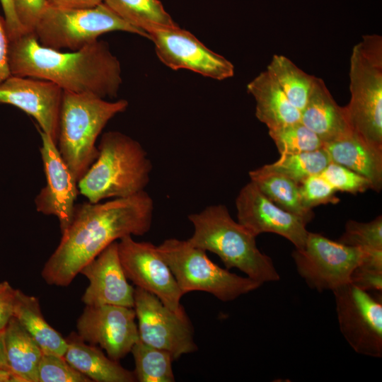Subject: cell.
Masks as SVG:
<instances>
[{
	"instance_id": "cell-1",
	"label": "cell",
	"mask_w": 382,
	"mask_h": 382,
	"mask_svg": "<svg viewBox=\"0 0 382 382\" xmlns=\"http://www.w3.org/2000/svg\"><path fill=\"white\" fill-rule=\"evenodd\" d=\"M154 204L145 191L105 202L76 204L72 221L41 272L47 284L67 286L105 248L151 228Z\"/></svg>"
},
{
	"instance_id": "cell-2",
	"label": "cell",
	"mask_w": 382,
	"mask_h": 382,
	"mask_svg": "<svg viewBox=\"0 0 382 382\" xmlns=\"http://www.w3.org/2000/svg\"><path fill=\"white\" fill-rule=\"evenodd\" d=\"M8 62L11 75L47 80L75 93L115 98L122 83L120 61L99 40L63 52L42 46L27 32L9 41Z\"/></svg>"
},
{
	"instance_id": "cell-3",
	"label": "cell",
	"mask_w": 382,
	"mask_h": 382,
	"mask_svg": "<svg viewBox=\"0 0 382 382\" xmlns=\"http://www.w3.org/2000/svg\"><path fill=\"white\" fill-rule=\"evenodd\" d=\"M98 154L79 180V193L92 203L145 190L152 163L141 144L118 131L103 134Z\"/></svg>"
},
{
	"instance_id": "cell-4",
	"label": "cell",
	"mask_w": 382,
	"mask_h": 382,
	"mask_svg": "<svg viewBox=\"0 0 382 382\" xmlns=\"http://www.w3.org/2000/svg\"><path fill=\"white\" fill-rule=\"evenodd\" d=\"M194 233L187 241L218 255L227 270L237 268L261 284L279 280L272 259L257 247L256 236L234 221L223 204L188 215Z\"/></svg>"
},
{
	"instance_id": "cell-5",
	"label": "cell",
	"mask_w": 382,
	"mask_h": 382,
	"mask_svg": "<svg viewBox=\"0 0 382 382\" xmlns=\"http://www.w3.org/2000/svg\"><path fill=\"white\" fill-rule=\"evenodd\" d=\"M128 105L125 99L108 101L93 94L63 91L57 146L78 182L98 156L96 142L102 130Z\"/></svg>"
},
{
	"instance_id": "cell-6",
	"label": "cell",
	"mask_w": 382,
	"mask_h": 382,
	"mask_svg": "<svg viewBox=\"0 0 382 382\" xmlns=\"http://www.w3.org/2000/svg\"><path fill=\"white\" fill-rule=\"evenodd\" d=\"M349 91L345 106L354 132L382 148V37L365 35L350 57Z\"/></svg>"
},
{
	"instance_id": "cell-7",
	"label": "cell",
	"mask_w": 382,
	"mask_h": 382,
	"mask_svg": "<svg viewBox=\"0 0 382 382\" xmlns=\"http://www.w3.org/2000/svg\"><path fill=\"white\" fill-rule=\"evenodd\" d=\"M123 31L149 39L148 33L117 16L103 2L91 8H62L48 6L33 33L43 47L76 51L105 33Z\"/></svg>"
},
{
	"instance_id": "cell-8",
	"label": "cell",
	"mask_w": 382,
	"mask_h": 382,
	"mask_svg": "<svg viewBox=\"0 0 382 382\" xmlns=\"http://www.w3.org/2000/svg\"><path fill=\"white\" fill-rule=\"evenodd\" d=\"M157 249L170 267L183 295L193 291L208 292L230 301L258 289L262 284L231 273L213 262L204 250L187 240L168 238Z\"/></svg>"
},
{
	"instance_id": "cell-9",
	"label": "cell",
	"mask_w": 382,
	"mask_h": 382,
	"mask_svg": "<svg viewBox=\"0 0 382 382\" xmlns=\"http://www.w3.org/2000/svg\"><path fill=\"white\" fill-rule=\"evenodd\" d=\"M363 249L332 241L308 231L302 248L291 255L299 274L311 289L333 291L349 283L354 270L364 256Z\"/></svg>"
},
{
	"instance_id": "cell-10",
	"label": "cell",
	"mask_w": 382,
	"mask_h": 382,
	"mask_svg": "<svg viewBox=\"0 0 382 382\" xmlns=\"http://www.w3.org/2000/svg\"><path fill=\"white\" fill-rule=\"evenodd\" d=\"M341 333L358 354L382 357V301L351 283L332 291Z\"/></svg>"
},
{
	"instance_id": "cell-11",
	"label": "cell",
	"mask_w": 382,
	"mask_h": 382,
	"mask_svg": "<svg viewBox=\"0 0 382 382\" xmlns=\"http://www.w3.org/2000/svg\"><path fill=\"white\" fill-rule=\"evenodd\" d=\"M133 308L141 342L169 352L173 360L197 350L185 312L175 313L157 296L138 287L134 289Z\"/></svg>"
},
{
	"instance_id": "cell-12",
	"label": "cell",
	"mask_w": 382,
	"mask_h": 382,
	"mask_svg": "<svg viewBox=\"0 0 382 382\" xmlns=\"http://www.w3.org/2000/svg\"><path fill=\"white\" fill-rule=\"evenodd\" d=\"M145 31L155 45L158 59L168 67L190 70L216 80L233 76L234 66L231 62L178 25H151Z\"/></svg>"
},
{
	"instance_id": "cell-13",
	"label": "cell",
	"mask_w": 382,
	"mask_h": 382,
	"mask_svg": "<svg viewBox=\"0 0 382 382\" xmlns=\"http://www.w3.org/2000/svg\"><path fill=\"white\" fill-rule=\"evenodd\" d=\"M118 253L124 272L136 287L157 296L178 313L185 312L180 304L183 296L170 267L157 246L136 241L127 236L117 241Z\"/></svg>"
},
{
	"instance_id": "cell-14",
	"label": "cell",
	"mask_w": 382,
	"mask_h": 382,
	"mask_svg": "<svg viewBox=\"0 0 382 382\" xmlns=\"http://www.w3.org/2000/svg\"><path fill=\"white\" fill-rule=\"evenodd\" d=\"M134 308L116 305L86 306L76 321V333L98 345L108 356L124 358L139 339Z\"/></svg>"
},
{
	"instance_id": "cell-15",
	"label": "cell",
	"mask_w": 382,
	"mask_h": 382,
	"mask_svg": "<svg viewBox=\"0 0 382 382\" xmlns=\"http://www.w3.org/2000/svg\"><path fill=\"white\" fill-rule=\"evenodd\" d=\"M42 145L40 152L46 185L35 198L36 210L57 218L61 233L69 226L79 193L78 181L62 158L52 138L37 127Z\"/></svg>"
},
{
	"instance_id": "cell-16",
	"label": "cell",
	"mask_w": 382,
	"mask_h": 382,
	"mask_svg": "<svg viewBox=\"0 0 382 382\" xmlns=\"http://www.w3.org/2000/svg\"><path fill=\"white\" fill-rule=\"evenodd\" d=\"M238 222L256 237L262 233L278 234L295 248H302L308 236L306 223L267 198L252 182L240 190L236 199Z\"/></svg>"
},
{
	"instance_id": "cell-17",
	"label": "cell",
	"mask_w": 382,
	"mask_h": 382,
	"mask_svg": "<svg viewBox=\"0 0 382 382\" xmlns=\"http://www.w3.org/2000/svg\"><path fill=\"white\" fill-rule=\"evenodd\" d=\"M63 90L53 82L11 75L0 83V103L30 115L57 144Z\"/></svg>"
},
{
	"instance_id": "cell-18",
	"label": "cell",
	"mask_w": 382,
	"mask_h": 382,
	"mask_svg": "<svg viewBox=\"0 0 382 382\" xmlns=\"http://www.w3.org/2000/svg\"><path fill=\"white\" fill-rule=\"evenodd\" d=\"M89 282L81 301L86 306L116 305L134 307V288L122 267L117 241L105 248L80 271Z\"/></svg>"
},
{
	"instance_id": "cell-19",
	"label": "cell",
	"mask_w": 382,
	"mask_h": 382,
	"mask_svg": "<svg viewBox=\"0 0 382 382\" xmlns=\"http://www.w3.org/2000/svg\"><path fill=\"white\" fill-rule=\"evenodd\" d=\"M323 144L345 137L353 132L345 106H340L323 80L315 77L301 120Z\"/></svg>"
},
{
	"instance_id": "cell-20",
	"label": "cell",
	"mask_w": 382,
	"mask_h": 382,
	"mask_svg": "<svg viewBox=\"0 0 382 382\" xmlns=\"http://www.w3.org/2000/svg\"><path fill=\"white\" fill-rule=\"evenodd\" d=\"M323 148L332 162L340 164L366 178L372 190L382 187V148L363 139L355 132L332 141Z\"/></svg>"
},
{
	"instance_id": "cell-21",
	"label": "cell",
	"mask_w": 382,
	"mask_h": 382,
	"mask_svg": "<svg viewBox=\"0 0 382 382\" xmlns=\"http://www.w3.org/2000/svg\"><path fill=\"white\" fill-rule=\"evenodd\" d=\"M64 359L76 370L96 382H134V373L122 367L96 346L72 332L66 338Z\"/></svg>"
},
{
	"instance_id": "cell-22",
	"label": "cell",
	"mask_w": 382,
	"mask_h": 382,
	"mask_svg": "<svg viewBox=\"0 0 382 382\" xmlns=\"http://www.w3.org/2000/svg\"><path fill=\"white\" fill-rule=\"evenodd\" d=\"M247 91L255 100L256 117L269 130L301 120V111L289 102L267 70L248 83Z\"/></svg>"
},
{
	"instance_id": "cell-23",
	"label": "cell",
	"mask_w": 382,
	"mask_h": 382,
	"mask_svg": "<svg viewBox=\"0 0 382 382\" xmlns=\"http://www.w3.org/2000/svg\"><path fill=\"white\" fill-rule=\"evenodd\" d=\"M3 336L8 369L21 382H38L37 369L43 352L36 342L13 316Z\"/></svg>"
},
{
	"instance_id": "cell-24",
	"label": "cell",
	"mask_w": 382,
	"mask_h": 382,
	"mask_svg": "<svg viewBox=\"0 0 382 382\" xmlns=\"http://www.w3.org/2000/svg\"><path fill=\"white\" fill-rule=\"evenodd\" d=\"M13 317L36 342L44 354L64 357L66 338L45 320L39 300L16 289Z\"/></svg>"
},
{
	"instance_id": "cell-25",
	"label": "cell",
	"mask_w": 382,
	"mask_h": 382,
	"mask_svg": "<svg viewBox=\"0 0 382 382\" xmlns=\"http://www.w3.org/2000/svg\"><path fill=\"white\" fill-rule=\"evenodd\" d=\"M249 176L250 182L278 207L299 216L306 224L313 219V210L302 204L300 184L264 166L250 171Z\"/></svg>"
},
{
	"instance_id": "cell-26",
	"label": "cell",
	"mask_w": 382,
	"mask_h": 382,
	"mask_svg": "<svg viewBox=\"0 0 382 382\" xmlns=\"http://www.w3.org/2000/svg\"><path fill=\"white\" fill-rule=\"evenodd\" d=\"M279 86L289 102L299 110L305 107L314 76L299 68L284 55H273L266 69Z\"/></svg>"
},
{
	"instance_id": "cell-27",
	"label": "cell",
	"mask_w": 382,
	"mask_h": 382,
	"mask_svg": "<svg viewBox=\"0 0 382 382\" xmlns=\"http://www.w3.org/2000/svg\"><path fill=\"white\" fill-rule=\"evenodd\" d=\"M117 16L145 31L151 25H177L159 0H103Z\"/></svg>"
},
{
	"instance_id": "cell-28",
	"label": "cell",
	"mask_w": 382,
	"mask_h": 382,
	"mask_svg": "<svg viewBox=\"0 0 382 382\" xmlns=\"http://www.w3.org/2000/svg\"><path fill=\"white\" fill-rule=\"evenodd\" d=\"M133 355L136 380L139 382H173V359L165 350L148 345L139 339L134 345Z\"/></svg>"
},
{
	"instance_id": "cell-29",
	"label": "cell",
	"mask_w": 382,
	"mask_h": 382,
	"mask_svg": "<svg viewBox=\"0 0 382 382\" xmlns=\"http://www.w3.org/2000/svg\"><path fill=\"white\" fill-rule=\"evenodd\" d=\"M330 162L323 147L309 152L280 154L277 161L263 166L301 184L308 178L320 174Z\"/></svg>"
},
{
	"instance_id": "cell-30",
	"label": "cell",
	"mask_w": 382,
	"mask_h": 382,
	"mask_svg": "<svg viewBox=\"0 0 382 382\" xmlns=\"http://www.w3.org/2000/svg\"><path fill=\"white\" fill-rule=\"evenodd\" d=\"M280 154L316 151L323 147V141L301 121L269 130Z\"/></svg>"
},
{
	"instance_id": "cell-31",
	"label": "cell",
	"mask_w": 382,
	"mask_h": 382,
	"mask_svg": "<svg viewBox=\"0 0 382 382\" xmlns=\"http://www.w3.org/2000/svg\"><path fill=\"white\" fill-rule=\"evenodd\" d=\"M337 241L363 250H382L381 215L366 223L349 220Z\"/></svg>"
},
{
	"instance_id": "cell-32",
	"label": "cell",
	"mask_w": 382,
	"mask_h": 382,
	"mask_svg": "<svg viewBox=\"0 0 382 382\" xmlns=\"http://www.w3.org/2000/svg\"><path fill=\"white\" fill-rule=\"evenodd\" d=\"M38 382H92L64 357L42 354L37 369Z\"/></svg>"
},
{
	"instance_id": "cell-33",
	"label": "cell",
	"mask_w": 382,
	"mask_h": 382,
	"mask_svg": "<svg viewBox=\"0 0 382 382\" xmlns=\"http://www.w3.org/2000/svg\"><path fill=\"white\" fill-rule=\"evenodd\" d=\"M320 174L336 192L357 194L372 189L371 183L366 178L332 161Z\"/></svg>"
},
{
	"instance_id": "cell-34",
	"label": "cell",
	"mask_w": 382,
	"mask_h": 382,
	"mask_svg": "<svg viewBox=\"0 0 382 382\" xmlns=\"http://www.w3.org/2000/svg\"><path fill=\"white\" fill-rule=\"evenodd\" d=\"M303 205L312 209L313 207L325 204H336L340 201L335 195L336 190L321 175H313L299 185Z\"/></svg>"
},
{
	"instance_id": "cell-35",
	"label": "cell",
	"mask_w": 382,
	"mask_h": 382,
	"mask_svg": "<svg viewBox=\"0 0 382 382\" xmlns=\"http://www.w3.org/2000/svg\"><path fill=\"white\" fill-rule=\"evenodd\" d=\"M16 16L26 32H33L41 15L49 6L47 0H13Z\"/></svg>"
},
{
	"instance_id": "cell-36",
	"label": "cell",
	"mask_w": 382,
	"mask_h": 382,
	"mask_svg": "<svg viewBox=\"0 0 382 382\" xmlns=\"http://www.w3.org/2000/svg\"><path fill=\"white\" fill-rule=\"evenodd\" d=\"M349 283L366 291L381 293L382 271L358 265L351 274Z\"/></svg>"
},
{
	"instance_id": "cell-37",
	"label": "cell",
	"mask_w": 382,
	"mask_h": 382,
	"mask_svg": "<svg viewBox=\"0 0 382 382\" xmlns=\"http://www.w3.org/2000/svg\"><path fill=\"white\" fill-rule=\"evenodd\" d=\"M16 289L8 281L0 282V332H3L13 316Z\"/></svg>"
},
{
	"instance_id": "cell-38",
	"label": "cell",
	"mask_w": 382,
	"mask_h": 382,
	"mask_svg": "<svg viewBox=\"0 0 382 382\" xmlns=\"http://www.w3.org/2000/svg\"><path fill=\"white\" fill-rule=\"evenodd\" d=\"M0 1L4 13L9 41L27 33L18 20L13 0H0Z\"/></svg>"
},
{
	"instance_id": "cell-39",
	"label": "cell",
	"mask_w": 382,
	"mask_h": 382,
	"mask_svg": "<svg viewBox=\"0 0 382 382\" xmlns=\"http://www.w3.org/2000/svg\"><path fill=\"white\" fill-rule=\"evenodd\" d=\"M8 44L6 21L0 16V83L11 75L8 62Z\"/></svg>"
},
{
	"instance_id": "cell-40",
	"label": "cell",
	"mask_w": 382,
	"mask_h": 382,
	"mask_svg": "<svg viewBox=\"0 0 382 382\" xmlns=\"http://www.w3.org/2000/svg\"><path fill=\"white\" fill-rule=\"evenodd\" d=\"M53 7L62 8H84L96 6L103 0H47Z\"/></svg>"
},
{
	"instance_id": "cell-41",
	"label": "cell",
	"mask_w": 382,
	"mask_h": 382,
	"mask_svg": "<svg viewBox=\"0 0 382 382\" xmlns=\"http://www.w3.org/2000/svg\"><path fill=\"white\" fill-rule=\"evenodd\" d=\"M0 382H21V381L11 371L0 369Z\"/></svg>"
},
{
	"instance_id": "cell-42",
	"label": "cell",
	"mask_w": 382,
	"mask_h": 382,
	"mask_svg": "<svg viewBox=\"0 0 382 382\" xmlns=\"http://www.w3.org/2000/svg\"><path fill=\"white\" fill-rule=\"evenodd\" d=\"M3 335H4V332H0V369L9 370L7 365V362H6V356H5Z\"/></svg>"
}]
</instances>
